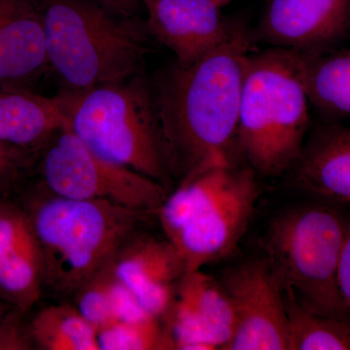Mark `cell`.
I'll list each match as a JSON object with an SVG mask.
<instances>
[{"label": "cell", "instance_id": "cell-24", "mask_svg": "<svg viewBox=\"0 0 350 350\" xmlns=\"http://www.w3.org/2000/svg\"><path fill=\"white\" fill-rule=\"evenodd\" d=\"M17 308L6 313L0 322V350H25L31 349V342L21 326L23 315Z\"/></svg>", "mask_w": 350, "mask_h": 350}, {"label": "cell", "instance_id": "cell-6", "mask_svg": "<svg viewBox=\"0 0 350 350\" xmlns=\"http://www.w3.org/2000/svg\"><path fill=\"white\" fill-rule=\"evenodd\" d=\"M336 204L324 200L278 214L265 236V258L286 298L319 314L350 320L338 282L350 219Z\"/></svg>", "mask_w": 350, "mask_h": 350}, {"label": "cell", "instance_id": "cell-7", "mask_svg": "<svg viewBox=\"0 0 350 350\" xmlns=\"http://www.w3.org/2000/svg\"><path fill=\"white\" fill-rule=\"evenodd\" d=\"M54 197L29 215L42 250L44 286L75 294L114 260L144 213L105 200Z\"/></svg>", "mask_w": 350, "mask_h": 350}, {"label": "cell", "instance_id": "cell-8", "mask_svg": "<svg viewBox=\"0 0 350 350\" xmlns=\"http://www.w3.org/2000/svg\"><path fill=\"white\" fill-rule=\"evenodd\" d=\"M43 147L41 175L57 197L105 200L147 214L158 213L169 195L159 182L98 155L69 128Z\"/></svg>", "mask_w": 350, "mask_h": 350}, {"label": "cell", "instance_id": "cell-18", "mask_svg": "<svg viewBox=\"0 0 350 350\" xmlns=\"http://www.w3.org/2000/svg\"><path fill=\"white\" fill-rule=\"evenodd\" d=\"M301 57L310 105L325 121L350 118V48Z\"/></svg>", "mask_w": 350, "mask_h": 350}, {"label": "cell", "instance_id": "cell-16", "mask_svg": "<svg viewBox=\"0 0 350 350\" xmlns=\"http://www.w3.org/2000/svg\"><path fill=\"white\" fill-rule=\"evenodd\" d=\"M291 170L306 192L350 204V126L329 121L315 126Z\"/></svg>", "mask_w": 350, "mask_h": 350}, {"label": "cell", "instance_id": "cell-20", "mask_svg": "<svg viewBox=\"0 0 350 350\" xmlns=\"http://www.w3.org/2000/svg\"><path fill=\"white\" fill-rule=\"evenodd\" d=\"M285 301L289 350H350V320L319 314L286 297Z\"/></svg>", "mask_w": 350, "mask_h": 350}, {"label": "cell", "instance_id": "cell-11", "mask_svg": "<svg viewBox=\"0 0 350 350\" xmlns=\"http://www.w3.org/2000/svg\"><path fill=\"white\" fill-rule=\"evenodd\" d=\"M252 33L304 55L334 49L350 34V0H269Z\"/></svg>", "mask_w": 350, "mask_h": 350}, {"label": "cell", "instance_id": "cell-13", "mask_svg": "<svg viewBox=\"0 0 350 350\" xmlns=\"http://www.w3.org/2000/svg\"><path fill=\"white\" fill-rule=\"evenodd\" d=\"M113 271L149 314L162 320L186 273L185 262L169 239L131 237L112 262Z\"/></svg>", "mask_w": 350, "mask_h": 350}, {"label": "cell", "instance_id": "cell-28", "mask_svg": "<svg viewBox=\"0 0 350 350\" xmlns=\"http://www.w3.org/2000/svg\"><path fill=\"white\" fill-rule=\"evenodd\" d=\"M7 312H7L6 308H4V306L2 305L1 303H0V322H1V320L4 319Z\"/></svg>", "mask_w": 350, "mask_h": 350}, {"label": "cell", "instance_id": "cell-5", "mask_svg": "<svg viewBox=\"0 0 350 350\" xmlns=\"http://www.w3.org/2000/svg\"><path fill=\"white\" fill-rule=\"evenodd\" d=\"M48 66L66 90L126 81L142 70L146 25L98 0H41Z\"/></svg>", "mask_w": 350, "mask_h": 350}, {"label": "cell", "instance_id": "cell-26", "mask_svg": "<svg viewBox=\"0 0 350 350\" xmlns=\"http://www.w3.org/2000/svg\"><path fill=\"white\" fill-rule=\"evenodd\" d=\"M338 282L340 296L350 317V226L340 257Z\"/></svg>", "mask_w": 350, "mask_h": 350}, {"label": "cell", "instance_id": "cell-25", "mask_svg": "<svg viewBox=\"0 0 350 350\" xmlns=\"http://www.w3.org/2000/svg\"><path fill=\"white\" fill-rule=\"evenodd\" d=\"M21 148L0 142V187L12 180L22 165Z\"/></svg>", "mask_w": 350, "mask_h": 350}, {"label": "cell", "instance_id": "cell-23", "mask_svg": "<svg viewBox=\"0 0 350 350\" xmlns=\"http://www.w3.org/2000/svg\"><path fill=\"white\" fill-rule=\"evenodd\" d=\"M110 298L113 315L116 321L137 322L156 319L144 310L135 295L114 275L110 284Z\"/></svg>", "mask_w": 350, "mask_h": 350}, {"label": "cell", "instance_id": "cell-29", "mask_svg": "<svg viewBox=\"0 0 350 350\" xmlns=\"http://www.w3.org/2000/svg\"><path fill=\"white\" fill-rule=\"evenodd\" d=\"M214 1H215L221 8H223V7L229 4L230 2H232V0H214Z\"/></svg>", "mask_w": 350, "mask_h": 350}, {"label": "cell", "instance_id": "cell-27", "mask_svg": "<svg viewBox=\"0 0 350 350\" xmlns=\"http://www.w3.org/2000/svg\"><path fill=\"white\" fill-rule=\"evenodd\" d=\"M100 3L105 4L107 8L112 9L115 12L121 14L122 16L131 17L137 12L140 5H142L140 0H98Z\"/></svg>", "mask_w": 350, "mask_h": 350}, {"label": "cell", "instance_id": "cell-21", "mask_svg": "<svg viewBox=\"0 0 350 350\" xmlns=\"http://www.w3.org/2000/svg\"><path fill=\"white\" fill-rule=\"evenodd\" d=\"M100 350H167L169 338L162 320L115 321L98 331Z\"/></svg>", "mask_w": 350, "mask_h": 350}, {"label": "cell", "instance_id": "cell-12", "mask_svg": "<svg viewBox=\"0 0 350 350\" xmlns=\"http://www.w3.org/2000/svg\"><path fill=\"white\" fill-rule=\"evenodd\" d=\"M146 9L147 31L169 48L175 61L189 64L223 40L232 21L214 0H140Z\"/></svg>", "mask_w": 350, "mask_h": 350}, {"label": "cell", "instance_id": "cell-15", "mask_svg": "<svg viewBox=\"0 0 350 350\" xmlns=\"http://www.w3.org/2000/svg\"><path fill=\"white\" fill-rule=\"evenodd\" d=\"M48 66L36 0H0V87L27 89Z\"/></svg>", "mask_w": 350, "mask_h": 350}, {"label": "cell", "instance_id": "cell-9", "mask_svg": "<svg viewBox=\"0 0 350 350\" xmlns=\"http://www.w3.org/2000/svg\"><path fill=\"white\" fill-rule=\"evenodd\" d=\"M220 283L236 315L225 350H289L284 292L266 258L229 269Z\"/></svg>", "mask_w": 350, "mask_h": 350}, {"label": "cell", "instance_id": "cell-4", "mask_svg": "<svg viewBox=\"0 0 350 350\" xmlns=\"http://www.w3.org/2000/svg\"><path fill=\"white\" fill-rule=\"evenodd\" d=\"M260 193L256 172L239 159L198 172L167 195L157 214L186 273L231 254L247 230Z\"/></svg>", "mask_w": 350, "mask_h": 350}, {"label": "cell", "instance_id": "cell-22", "mask_svg": "<svg viewBox=\"0 0 350 350\" xmlns=\"http://www.w3.org/2000/svg\"><path fill=\"white\" fill-rule=\"evenodd\" d=\"M113 262V261H112ZM112 262L75 292L76 308L96 331L116 321L113 315L110 284Z\"/></svg>", "mask_w": 350, "mask_h": 350}, {"label": "cell", "instance_id": "cell-14", "mask_svg": "<svg viewBox=\"0 0 350 350\" xmlns=\"http://www.w3.org/2000/svg\"><path fill=\"white\" fill-rule=\"evenodd\" d=\"M43 286L42 250L31 216L0 204V293L25 312L38 303Z\"/></svg>", "mask_w": 350, "mask_h": 350}, {"label": "cell", "instance_id": "cell-10", "mask_svg": "<svg viewBox=\"0 0 350 350\" xmlns=\"http://www.w3.org/2000/svg\"><path fill=\"white\" fill-rule=\"evenodd\" d=\"M162 322L172 350H225L236 329L224 287L200 269L182 276Z\"/></svg>", "mask_w": 350, "mask_h": 350}, {"label": "cell", "instance_id": "cell-2", "mask_svg": "<svg viewBox=\"0 0 350 350\" xmlns=\"http://www.w3.org/2000/svg\"><path fill=\"white\" fill-rule=\"evenodd\" d=\"M303 57L273 47L250 54L239 107V156L256 172L280 176L298 161L310 131Z\"/></svg>", "mask_w": 350, "mask_h": 350}, {"label": "cell", "instance_id": "cell-3", "mask_svg": "<svg viewBox=\"0 0 350 350\" xmlns=\"http://www.w3.org/2000/svg\"><path fill=\"white\" fill-rule=\"evenodd\" d=\"M68 128L98 155L167 189L172 175L151 83L142 75L57 94Z\"/></svg>", "mask_w": 350, "mask_h": 350}, {"label": "cell", "instance_id": "cell-19", "mask_svg": "<svg viewBox=\"0 0 350 350\" xmlns=\"http://www.w3.org/2000/svg\"><path fill=\"white\" fill-rule=\"evenodd\" d=\"M29 336L45 350H100L98 331L75 306H52L40 310L32 319Z\"/></svg>", "mask_w": 350, "mask_h": 350}, {"label": "cell", "instance_id": "cell-1", "mask_svg": "<svg viewBox=\"0 0 350 350\" xmlns=\"http://www.w3.org/2000/svg\"><path fill=\"white\" fill-rule=\"evenodd\" d=\"M254 42L250 25L234 20L216 47L192 63L175 61L151 83L172 175L180 182L241 159L237 131L244 73Z\"/></svg>", "mask_w": 350, "mask_h": 350}, {"label": "cell", "instance_id": "cell-17", "mask_svg": "<svg viewBox=\"0 0 350 350\" xmlns=\"http://www.w3.org/2000/svg\"><path fill=\"white\" fill-rule=\"evenodd\" d=\"M66 128L68 117L57 96L47 98L27 89L0 87V142L33 148Z\"/></svg>", "mask_w": 350, "mask_h": 350}]
</instances>
